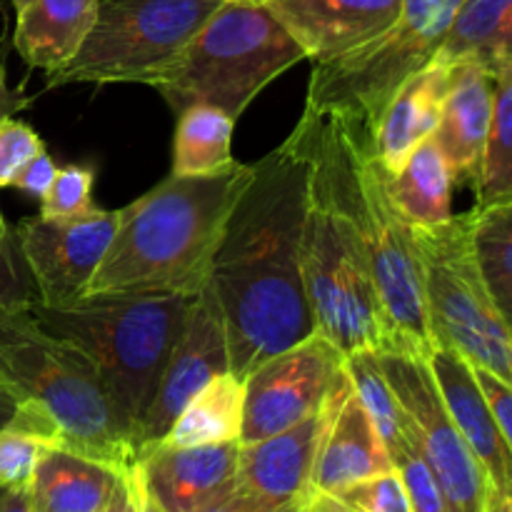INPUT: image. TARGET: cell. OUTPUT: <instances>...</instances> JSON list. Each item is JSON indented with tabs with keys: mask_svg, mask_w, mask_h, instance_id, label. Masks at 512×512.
I'll list each match as a JSON object with an SVG mask.
<instances>
[{
	"mask_svg": "<svg viewBox=\"0 0 512 512\" xmlns=\"http://www.w3.org/2000/svg\"><path fill=\"white\" fill-rule=\"evenodd\" d=\"M308 180V148L295 125L255 163L213 258L208 288L223 313L230 370L243 380L318 330L300 263Z\"/></svg>",
	"mask_w": 512,
	"mask_h": 512,
	"instance_id": "cell-1",
	"label": "cell"
},
{
	"mask_svg": "<svg viewBox=\"0 0 512 512\" xmlns=\"http://www.w3.org/2000/svg\"><path fill=\"white\" fill-rule=\"evenodd\" d=\"M255 163L215 175H173L118 210V228L85 295H195Z\"/></svg>",
	"mask_w": 512,
	"mask_h": 512,
	"instance_id": "cell-2",
	"label": "cell"
},
{
	"mask_svg": "<svg viewBox=\"0 0 512 512\" xmlns=\"http://www.w3.org/2000/svg\"><path fill=\"white\" fill-rule=\"evenodd\" d=\"M298 125L310 155L325 168L340 205L363 235L395 340L393 353L428 358L438 348V340L430 325L423 263L415 230L405 223L385 188V170L370 153L363 133L340 115L305 105Z\"/></svg>",
	"mask_w": 512,
	"mask_h": 512,
	"instance_id": "cell-3",
	"label": "cell"
},
{
	"mask_svg": "<svg viewBox=\"0 0 512 512\" xmlns=\"http://www.w3.org/2000/svg\"><path fill=\"white\" fill-rule=\"evenodd\" d=\"M190 303V295H83L65 305L33 303L30 315L88 355L138 443Z\"/></svg>",
	"mask_w": 512,
	"mask_h": 512,
	"instance_id": "cell-4",
	"label": "cell"
},
{
	"mask_svg": "<svg viewBox=\"0 0 512 512\" xmlns=\"http://www.w3.org/2000/svg\"><path fill=\"white\" fill-rule=\"evenodd\" d=\"M0 378L50 415L65 450L120 473L138 465L133 428L95 365L68 340L40 328L30 308L0 313Z\"/></svg>",
	"mask_w": 512,
	"mask_h": 512,
	"instance_id": "cell-5",
	"label": "cell"
},
{
	"mask_svg": "<svg viewBox=\"0 0 512 512\" xmlns=\"http://www.w3.org/2000/svg\"><path fill=\"white\" fill-rule=\"evenodd\" d=\"M308 158V210L300 263L318 333L345 355L363 350L390 353L395 340L385 320L363 235L340 205L328 173L310 150Z\"/></svg>",
	"mask_w": 512,
	"mask_h": 512,
	"instance_id": "cell-6",
	"label": "cell"
},
{
	"mask_svg": "<svg viewBox=\"0 0 512 512\" xmlns=\"http://www.w3.org/2000/svg\"><path fill=\"white\" fill-rule=\"evenodd\" d=\"M300 60H305L303 48L268 5L223 0L153 88L175 115L205 103L238 120Z\"/></svg>",
	"mask_w": 512,
	"mask_h": 512,
	"instance_id": "cell-7",
	"label": "cell"
},
{
	"mask_svg": "<svg viewBox=\"0 0 512 512\" xmlns=\"http://www.w3.org/2000/svg\"><path fill=\"white\" fill-rule=\"evenodd\" d=\"M463 0H403L380 38L343 58L313 63L305 105L348 120L368 140L395 90L428 65Z\"/></svg>",
	"mask_w": 512,
	"mask_h": 512,
	"instance_id": "cell-8",
	"label": "cell"
},
{
	"mask_svg": "<svg viewBox=\"0 0 512 512\" xmlns=\"http://www.w3.org/2000/svg\"><path fill=\"white\" fill-rule=\"evenodd\" d=\"M223 0H100L83 48L45 73V88L75 83L155 85Z\"/></svg>",
	"mask_w": 512,
	"mask_h": 512,
	"instance_id": "cell-9",
	"label": "cell"
},
{
	"mask_svg": "<svg viewBox=\"0 0 512 512\" xmlns=\"http://www.w3.org/2000/svg\"><path fill=\"white\" fill-rule=\"evenodd\" d=\"M425 298L438 345L512 388V328L478 268L470 215L435 230H415Z\"/></svg>",
	"mask_w": 512,
	"mask_h": 512,
	"instance_id": "cell-10",
	"label": "cell"
},
{
	"mask_svg": "<svg viewBox=\"0 0 512 512\" xmlns=\"http://www.w3.org/2000/svg\"><path fill=\"white\" fill-rule=\"evenodd\" d=\"M395 400L403 408L405 430L433 470L450 512H488L490 480L483 465L455 428L428 358L405 353H375Z\"/></svg>",
	"mask_w": 512,
	"mask_h": 512,
	"instance_id": "cell-11",
	"label": "cell"
},
{
	"mask_svg": "<svg viewBox=\"0 0 512 512\" xmlns=\"http://www.w3.org/2000/svg\"><path fill=\"white\" fill-rule=\"evenodd\" d=\"M345 380V353L315 330L245 378L238 443H258L310 418L333 400Z\"/></svg>",
	"mask_w": 512,
	"mask_h": 512,
	"instance_id": "cell-12",
	"label": "cell"
},
{
	"mask_svg": "<svg viewBox=\"0 0 512 512\" xmlns=\"http://www.w3.org/2000/svg\"><path fill=\"white\" fill-rule=\"evenodd\" d=\"M118 228V210L95 208L73 220L43 215L15 225L20 253L33 278L40 305H65L83 298Z\"/></svg>",
	"mask_w": 512,
	"mask_h": 512,
	"instance_id": "cell-13",
	"label": "cell"
},
{
	"mask_svg": "<svg viewBox=\"0 0 512 512\" xmlns=\"http://www.w3.org/2000/svg\"><path fill=\"white\" fill-rule=\"evenodd\" d=\"M228 370L230 353L223 313H220L213 290L205 285L190 303L188 318H185L178 343H175L168 365H165L158 393H155L153 405H150L148 415L140 425V458H143L145 450L153 448L168 433V428L178 418L180 410L188 405V400L198 390H203L210 380L218 378L220 373H228Z\"/></svg>",
	"mask_w": 512,
	"mask_h": 512,
	"instance_id": "cell-14",
	"label": "cell"
},
{
	"mask_svg": "<svg viewBox=\"0 0 512 512\" xmlns=\"http://www.w3.org/2000/svg\"><path fill=\"white\" fill-rule=\"evenodd\" d=\"M345 388H348V380L323 410L300 420L293 428L258 440V443L240 445L235 483L268 503L300 505L308 512L315 463H318L325 433L333 423Z\"/></svg>",
	"mask_w": 512,
	"mask_h": 512,
	"instance_id": "cell-15",
	"label": "cell"
},
{
	"mask_svg": "<svg viewBox=\"0 0 512 512\" xmlns=\"http://www.w3.org/2000/svg\"><path fill=\"white\" fill-rule=\"evenodd\" d=\"M403 0H268L310 63L343 58L373 43L398 20Z\"/></svg>",
	"mask_w": 512,
	"mask_h": 512,
	"instance_id": "cell-16",
	"label": "cell"
},
{
	"mask_svg": "<svg viewBox=\"0 0 512 512\" xmlns=\"http://www.w3.org/2000/svg\"><path fill=\"white\" fill-rule=\"evenodd\" d=\"M493 103V68L478 60H460L450 65L448 93L433 138L448 160L455 185H478L493 123Z\"/></svg>",
	"mask_w": 512,
	"mask_h": 512,
	"instance_id": "cell-17",
	"label": "cell"
},
{
	"mask_svg": "<svg viewBox=\"0 0 512 512\" xmlns=\"http://www.w3.org/2000/svg\"><path fill=\"white\" fill-rule=\"evenodd\" d=\"M428 365L438 383L440 398L453 418L455 428L478 463L483 465L493 493L505 495L512 490V453L505 435L495 420L493 408L475 378V368L455 350L438 345L428 355Z\"/></svg>",
	"mask_w": 512,
	"mask_h": 512,
	"instance_id": "cell-18",
	"label": "cell"
},
{
	"mask_svg": "<svg viewBox=\"0 0 512 512\" xmlns=\"http://www.w3.org/2000/svg\"><path fill=\"white\" fill-rule=\"evenodd\" d=\"M240 443L150 448L138 460L145 490L165 512H195L235 483Z\"/></svg>",
	"mask_w": 512,
	"mask_h": 512,
	"instance_id": "cell-19",
	"label": "cell"
},
{
	"mask_svg": "<svg viewBox=\"0 0 512 512\" xmlns=\"http://www.w3.org/2000/svg\"><path fill=\"white\" fill-rule=\"evenodd\" d=\"M450 65L430 60L403 80L368 135V148L385 173H398L408 155L438 128Z\"/></svg>",
	"mask_w": 512,
	"mask_h": 512,
	"instance_id": "cell-20",
	"label": "cell"
},
{
	"mask_svg": "<svg viewBox=\"0 0 512 512\" xmlns=\"http://www.w3.org/2000/svg\"><path fill=\"white\" fill-rule=\"evenodd\" d=\"M393 470L395 465L390 460L388 448L348 380V388L340 398L333 423L325 433L318 463H315L310 498L338 493L348 485L375 478V475L393 473Z\"/></svg>",
	"mask_w": 512,
	"mask_h": 512,
	"instance_id": "cell-21",
	"label": "cell"
},
{
	"mask_svg": "<svg viewBox=\"0 0 512 512\" xmlns=\"http://www.w3.org/2000/svg\"><path fill=\"white\" fill-rule=\"evenodd\" d=\"M100 0H30L18 10L13 45L30 68H63L93 30Z\"/></svg>",
	"mask_w": 512,
	"mask_h": 512,
	"instance_id": "cell-22",
	"label": "cell"
},
{
	"mask_svg": "<svg viewBox=\"0 0 512 512\" xmlns=\"http://www.w3.org/2000/svg\"><path fill=\"white\" fill-rule=\"evenodd\" d=\"M455 178L435 138H425L398 173H385L390 200L413 230H435L453 220Z\"/></svg>",
	"mask_w": 512,
	"mask_h": 512,
	"instance_id": "cell-23",
	"label": "cell"
},
{
	"mask_svg": "<svg viewBox=\"0 0 512 512\" xmlns=\"http://www.w3.org/2000/svg\"><path fill=\"white\" fill-rule=\"evenodd\" d=\"M120 470L85 455L55 448L43 455L30 483L35 512H100L113 495Z\"/></svg>",
	"mask_w": 512,
	"mask_h": 512,
	"instance_id": "cell-24",
	"label": "cell"
},
{
	"mask_svg": "<svg viewBox=\"0 0 512 512\" xmlns=\"http://www.w3.org/2000/svg\"><path fill=\"white\" fill-rule=\"evenodd\" d=\"M245 380L233 370L220 373L188 400L168 433L153 448H203L238 443L243 428ZM148 453V450H145Z\"/></svg>",
	"mask_w": 512,
	"mask_h": 512,
	"instance_id": "cell-25",
	"label": "cell"
},
{
	"mask_svg": "<svg viewBox=\"0 0 512 512\" xmlns=\"http://www.w3.org/2000/svg\"><path fill=\"white\" fill-rule=\"evenodd\" d=\"M512 58V0H463L435 60H478L493 68Z\"/></svg>",
	"mask_w": 512,
	"mask_h": 512,
	"instance_id": "cell-26",
	"label": "cell"
},
{
	"mask_svg": "<svg viewBox=\"0 0 512 512\" xmlns=\"http://www.w3.org/2000/svg\"><path fill=\"white\" fill-rule=\"evenodd\" d=\"M238 120L215 105H190L178 113L173 143V175H215L230 168L233 130Z\"/></svg>",
	"mask_w": 512,
	"mask_h": 512,
	"instance_id": "cell-27",
	"label": "cell"
},
{
	"mask_svg": "<svg viewBox=\"0 0 512 512\" xmlns=\"http://www.w3.org/2000/svg\"><path fill=\"white\" fill-rule=\"evenodd\" d=\"M468 215L478 268L512 328V195Z\"/></svg>",
	"mask_w": 512,
	"mask_h": 512,
	"instance_id": "cell-28",
	"label": "cell"
},
{
	"mask_svg": "<svg viewBox=\"0 0 512 512\" xmlns=\"http://www.w3.org/2000/svg\"><path fill=\"white\" fill-rule=\"evenodd\" d=\"M63 448L58 428L38 403L28 400L18 418L0 428V490L30 488L45 453Z\"/></svg>",
	"mask_w": 512,
	"mask_h": 512,
	"instance_id": "cell-29",
	"label": "cell"
},
{
	"mask_svg": "<svg viewBox=\"0 0 512 512\" xmlns=\"http://www.w3.org/2000/svg\"><path fill=\"white\" fill-rule=\"evenodd\" d=\"M495 103L483 170L475 185V205H493L512 195V58L493 65Z\"/></svg>",
	"mask_w": 512,
	"mask_h": 512,
	"instance_id": "cell-30",
	"label": "cell"
},
{
	"mask_svg": "<svg viewBox=\"0 0 512 512\" xmlns=\"http://www.w3.org/2000/svg\"><path fill=\"white\" fill-rule=\"evenodd\" d=\"M345 373H348L350 385L363 403L365 413L370 415L375 430L383 438L385 448H388V453H393L408 440V430H405L403 408L395 400L390 383L385 380L378 355L370 353V350L345 355Z\"/></svg>",
	"mask_w": 512,
	"mask_h": 512,
	"instance_id": "cell-31",
	"label": "cell"
},
{
	"mask_svg": "<svg viewBox=\"0 0 512 512\" xmlns=\"http://www.w3.org/2000/svg\"><path fill=\"white\" fill-rule=\"evenodd\" d=\"M308 512H410L398 470L348 485L338 493L310 498Z\"/></svg>",
	"mask_w": 512,
	"mask_h": 512,
	"instance_id": "cell-32",
	"label": "cell"
},
{
	"mask_svg": "<svg viewBox=\"0 0 512 512\" xmlns=\"http://www.w3.org/2000/svg\"><path fill=\"white\" fill-rule=\"evenodd\" d=\"M95 173L88 165H63L55 173L48 193L40 198V215L50 220H73L93 213Z\"/></svg>",
	"mask_w": 512,
	"mask_h": 512,
	"instance_id": "cell-33",
	"label": "cell"
},
{
	"mask_svg": "<svg viewBox=\"0 0 512 512\" xmlns=\"http://www.w3.org/2000/svg\"><path fill=\"white\" fill-rule=\"evenodd\" d=\"M33 303H38L33 278H30L28 265L20 253L15 228L5 220L3 208H0V313L3 310H28Z\"/></svg>",
	"mask_w": 512,
	"mask_h": 512,
	"instance_id": "cell-34",
	"label": "cell"
},
{
	"mask_svg": "<svg viewBox=\"0 0 512 512\" xmlns=\"http://www.w3.org/2000/svg\"><path fill=\"white\" fill-rule=\"evenodd\" d=\"M390 460H393L395 470H398L400 478H403L410 512H450L448 500H445L433 470L428 468V463H425L423 455L418 453L413 440L408 438L400 448H395L393 453H390Z\"/></svg>",
	"mask_w": 512,
	"mask_h": 512,
	"instance_id": "cell-35",
	"label": "cell"
},
{
	"mask_svg": "<svg viewBox=\"0 0 512 512\" xmlns=\"http://www.w3.org/2000/svg\"><path fill=\"white\" fill-rule=\"evenodd\" d=\"M43 150V138L25 120L3 115L0 118V190L10 188L25 163Z\"/></svg>",
	"mask_w": 512,
	"mask_h": 512,
	"instance_id": "cell-36",
	"label": "cell"
},
{
	"mask_svg": "<svg viewBox=\"0 0 512 512\" xmlns=\"http://www.w3.org/2000/svg\"><path fill=\"white\" fill-rule=\"evenodd\" d=\"M195 512H305V508H300V505L268 503V500L258 498V495L248 493L238 483H233Z\"/></svg>",
	"mask_w": 512,
	"mask_h": 512,
	"instance_id": "cell-37",
	"label": "cell"
},
{
	"mask_svg": "<svg viewBox=\"0 0 512 512\" xmlns=\"http://www.w3.org/2000/svg\"><path fill=\"white\" fill-rule=\"evenodd\" d=\"M475 378H478L480 388H483L485 398H488L490 408H493L495 420H498L500 430L505 435V443H508L512 453V388L480 368H475Z\"/></svg>",
	"mask_w": 512,
	"mask_h": 512,
	"instance_id": "cell-38",
	"label": "cell"
},
{
	"mask_svg": "<svg viewBox=\"0 0 512 512\" xmlns=\"http://www.w3.org/2000/svg\"><path fill=\"white\" fill-rule=\"evenodd\" d=\"M55 173H58V165H55V160L50 158L48 150H43V153H38L33 160L25 163V168L15 175L10 188L30 195V198H43V195L48 193L50 183H53Z\"/></svg>",
	"mask_w": 512,
	"mask_h": 512,
	"instance_id": "cell-39",
	"label": "cell"
},
{
	"mask_svg": "<svg viewBox=\"0 0 512 512\" xmlns=\"http://www.w3.org/2000/svg\"><path fill=\"white\" fill-rule=\"evenodd\" d=\"M100 512H140L138 500V465L120 473L113 495Z\"/></svg>",
	"mask_w": 512,
	"mask_h": 512,
	"instance_id": "cell-40",
	"label": "cell"
},
{
	"mask_svg": "<svg viewBox=\"0 0 512 512\" xmlns=\"http://www.w3.org/2000/svg\"><path fill=\"white\" fill-rule=\"evenodd\" d=\"M30 105H33V98H30V95H25L23 90H13L8 85L3 58H0V118H3V115L20 113V110L30 108Z\"/></svg>",
	"mask_w": 512,
	"mask_h": 512,
	"instance_id": "cell-41",
	"label": "cell"
},
{
	"mask_svg": "<svg viewBox=\"0 0 512 512\" xmlns=\"http://www.w3.org/2000/svg\"><path fill=\"white\" fill-rule=\"evenodd\" d=\"M25 403H28V398H23L13 385H8L3 378H0V428L13 423V420L18 418L20 410H23Z\"/></svg>",
	"mask_w": 512,
	"mask_h": 512,
	"instance_id": "cell-42",
	"label": "cell"
},
{
	"mask_svg": "<svg viewBox=\"0 0 512 512\" xmlns=\"http://www.w3.org/2000/svg\"><path fill=\"white\" fill-rule=\"evenodd\" d=\"M0 512H35L30 488L5 490L3 500H0Z\"/></svg>",
	"mask_w": 512,
	"mask_h": 512,
	"instance_id": "cell-43",
	"label": "cell"
},
{
	"mask_svg": "<svg viewBox=\"0 0 512 512\" xmlns=\"http://www.w3.org/2000/svg\"><path fill=\"white\" fill-rule=\"evenodd\" d=\"M138 500H140V512H165L158 503H155L153 495L145 490L143 475H140V465H138Z\"/></svg>",
	"mask_w": 512,
	"mask_h": 512,
	"instance_id": "cell-44",
	"label": "cell"
},
{
	"mask_svg": "<svg viewBox=\"0 0 512 512\" xmlns=\"http://www.w3.org/2000/svg\"><path fill=\"white\" fill-rule=\"evenodd\" d=\"M495 498H498L500 510H503V512H512V490H510V493H505V495L495 493Z\"/></svg>",
	"mask_w": 512,
	"mask_h": 512,
	"instance_id": "cell-45",
	"label": "cell"
},
{
	"mask_svg": "<svg viewBox=\"0 0 512 512\" xmlns=\"http://www.w3.org/2000/svg\"><path fill=\"white\" fill-rule=\"evenodd\" d=\"M488 512H503V510H500V505H498V498H495V493L490 495V505H488Z\"/></svg>",
	"mask_w": 512,
	"mask_h": 512,
	"instance_id": "cell-46",
	"label": "cell"
},
{
	"mask_svg": "<svg viewBox=\"0 0 512 512\" xmlns=\"http://www.w3.org/2000/svg\"><path fill=\"white\" fill-rule=\"evenodd\" d=\"M10 3H13V8H15V13H18V10H23L25 5L30 3V0H10Z\"/></svg>",
	"mask_w": 512,
	"mask_h": 512,
	"instance_id": "cell-47",
	"label": "cell"
},
{
	"mask_svg": "<svg viewBox=\"0 0 512 512\" xmlns=\"http://www.w3.org/2000/svg\"><path fill=\"white\" fill-rule=\"evenodd\" d=\"M243 3H258V5H265L268 0H243Z\"/></svg>",
	"mask_w": 512,
	"mask_h": 512,
	"instance_id": "cell-48",
	"label": "cell"
},
{
	"mask_svg": "<svg viewBox=\"0 0 512 512\" xmlns=\"http://www.w3.org/2000/svg\"><path fill=\"white\" fill-rule=\"evenodd\" d=\"M3 495H5V490H0V500H3Z\"/></svg>",
	"mask_w": 512,
	"mask_h": 512,
	"instance_id": "cell-49",
	"label": "cell"
}]
</instances>
